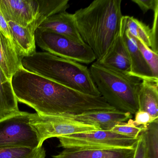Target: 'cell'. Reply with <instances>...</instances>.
I'll use <instances>...</instances> for the list:
<instances>
[{"mask_svg": "<svg viewBox=\"0 0 158 158\" xmlns=\"http://www.w3.org/2000/svg\"><path fill=\"white\" fill-rule=\"evenodd\" d=\"M19 102L44 115H79L106 111L109 105L101 96L81 93L21 67L12 78Z\"/></svg>", "mask_w": 158, "mask_h": 158, "instance_id": "obj_1", "label": "cell"}, {"mask_svg": "<svg viewBox=\"0 0 158 158\" xmlns=\"http://www.w3.org/2000/svg\"><path fill=\"white\" fill-rule=\"evenodd\" d=\"M121 0H95L73 14L77 28L85 44L91 49L96 61L109 52L120 32Z\"/></svg>", "mask_w": 158, "mask_h": 158, "instance_id": "obj_2", "label": "cell"}, {"mask_svg": "<svg viewBox=\"0 0 158 158\" xmlns=\"http://www.w3.org/2000/svg\"><path fill=\"white\" fill-rule=\"evenodd\" d=\"M25 70L81 93L99 97L89 69L81 63L63 59L47 52H36L23 57Z\"/></svg>", "mask_w": 158, "mask_h": 158, "instance_id": "obj_3", "label": "cell"}, {"mask_svg": "<svg viewBox=\"0 0 158 158\" xmlns=\"http://www.w3.org/2000/svg\"><path fill=\"white\" fill-rule=\"evenodd\" d=\"M101 96L115 110L135 114L141 80L103 66L97 61L89 68Z\"/></svg>", "mask_w": 158, "mask_h": 158, "instance_id": "obj_4", "label": "cell"}, {"mask_svg": "<svg viewBox=\"0 0 158 158\" xmlns=\"http://www.w3.org/2000/svg\"><path fill=\"white\" fill-rule=\"evenodd\" d=\"M59 147L75 150L135 148L139 139L111 131L96 130L58 137Z\"/></svg>", "mask_w": 158, "mask_h": 158, "instance_id": "obj_5", "label": "cell"}, {"mask_svg": "<svg viewBox=\"0 0 158 158\" xmlns=\"http://www.w3.org/2000/svg\"><path fill=\"white\" fill-rule=\"evenodd\" d=\"M35 39L38 46L45 52L60 58L86 64L96 60L93 51L87 45L77 43L54 32L37 28Z\"/></svg>", "mask_w": 158, "mask_h": 158, "instance_id": "obj_6", "label": "cell"}, {"mask_svg": "<svg viewBox=\"0 0 158 158\" xmlns=\"http://www.w3.org/2000/svg\"><path fill=\"white\" fill-rule=\"evenodd\" d=\"M30 114L19 111L0 118V148H39L37 134L29 123Z\"/></svg>", "mask_w": 158, "mask_h": 158, "instance_id": "obj_7", "label": "cell"}, {"mask_svg": "<svg viewBox=\"0 0 158 158\" xmlns=\"http://www.w3.org/2000/svg\"><path fill=\"white\" fill-rule=\"evenodd\" d=\"M29 123L37 134L39 147H42L43 142L51 138L100 130L97 127L83 123L63 115L31 113Z\"/></svg>", "mask_w": 158, "mask_h": 158, "instance_id": "obj_8", "label": "cell"}, {"mask_svg": "<svg viewBox=\"0 0 158 158\" xmlns=\"http://www.w3.org/2000/svg\"><path fill=\"white\" fill-rule=\"evenodd\" d=\"M38 10L37 0H0V10L6 21L21 26L34 23Z\"/></svg>", "mask_w": 158, "mask_h": 158, "instance_id": "obj_9", "label": "cell"}, {"mask_svg": "<svg viewBox=\"0 0 158 158\" xmlns=\"http://www.w3.org/2000/svg\"><path fill=\"white\" fill-rule=\"evenodd\" d=\"M120 33L129 58L130 64L129 75L137 77L141 81L158 82V79L152 76L150 68L139 51L135 39L126 28L123 17L121 20Z\"/></svg>", "mask_w": 158, "mask_h": 158, "instance_id": "obj_10", "label": "cell"}, {"mask_svg": "<svg viewBox=\"0 0 158 158\" xmlns=\"http://www.w3.org/2000/svg\"><path fill=\"white\" fill-rule=\"evenodd\" d=\"M63 116L83 123L94 126L103 131H110L114 126L124 123L132 117V114L129 113L115 109L112 110L96 112L79 115Z\"/></svg>", "mask_w": 158, "mask_h": 158, "instance_id": "obj_11", "label": "cell"}, {"mask_svg": "<svg viewBox=\"0 0 158 158\" xmlns=\"http://www.w3.org/2000/svg\"><path fill=\"white\" fill-rule=\"evenodd\" d=\"M38 28L54 32L80 44H85L77 28L73 14L66 11L47 18Z\"/></svg>", "mask_w": 158, "mask_h": 158, "instance_id": "obj_12", "label": "cell"}, {"mask_svg": "<svg viewBox=\"0 0 158 158\" xmlns=\"http://www.w3.org/2000/svg\"><path fill=\"white\" fill-rule=\"evenodd\" d=\"M23 58L18 53L12 40L0 31V68L11 81L15 74L23 66Z\"/></svg>", "mask_w": 158, "mask_h": 158, "instance_id": "obj_13", "label": "cell"}, {"mask_svg": "<svg viewBox=\"0 0 158 158\" xmlns=\"http://www.w3.org/2000/svg\"><path fill=\"white\" fill-rule=\"evenodd\" d=\"M12 40L21 57L31 56L36 52L35 31L28 26L23 27L8 22Z\"/></svg>", "mask_w": 158, "mask_h": 158, "instance_id": "obj_14", "label": "cell"}, {"mask_svg": "<svg viewBox=\"0 0 158 158\" xmlns=\"http://www.w3.org/2000/svg\"><path fill=\"white\" fill-rule=\"evenodd\" d=\"M98 62L105 67L129 75V58L120 32L109 52Z\"/></svg>", "mask_w": 158, "mask_h": 158, "instance_id": "obj_15", "label": "cell"}, {"mask_svg": "<svg viewBox=\"0 0 158 158\" xmlns=\"http://www.w3.org/2000/svg\"><path fill=\"white\" fill-rule=\"evenodd\" d=\"M135 148L75 150L65 149L53 158H133Z\"/></svg>", "mask_w": 158, "mask_h": 158, "instance_id": "obj_16", "label": "cell"}, {"mask_svg": "<svg viewBox=\"0 0 158 158\" xmlns=\"http://www.w3.org/2000/svg\"><path fill=\"white\" fill-rule=\"evenodd\" d=\"M138 110L158 118V82L142 80L138 93Z\"/></svg>", "mask_w": 158, "mask_h": 158, "instance_id": "obj_17", "label": "cell"}, {"mask_svg": "<svg viewBox=\"0 0 158 158\" xmlns=\"http://www.w3.org/2000/svg\"><path fill=\"white\" fill-rule=\"evenodd\" d=\"M18 102L11 80L6 76L0 68V118L19 111Z\"/></svg>", "mask_w": 158, "mask_h": 158, "instance_id": "obj_18", "label": "cell"}, {"mask_svg": "<svg viewBox=\"0 0 158 158\" xmlns=\"http://www.w3.org/2000/svg\"><path fill=\"white\" fill-rule=\"evenodd\" d=\"M38 14L35 22L28 25L34 31L47 18L60 13L66 11L69 8V0H37Z\"/></svg>", "mask_w": 158, "mask_h": 158, "instance_id": "obj_19", "label": "cell"}, {"mask_svg": "<svg viewBox=\"0 0 158 158\" xmlns=\"http://www.w3.org/2000/svg\"><path fill=\"white\" fill-rule=\"evenodd\" d=\"M123 19L130 35L151 48L152 37L149 27L132 16H123Z\"/></svg>", "mask_w": 158, "mask_h": 158, "instance_id": "obj_20", "label": "cell"}, {"mask_svg": "<svg viewBox=\"0 0 158 158\" xmlns=\"http://www.w3.org/2000/svg\"><path fill=\"white\" fill-rule=\"evenodd\" d=\"M46 151L39 148L10 147L0 148V158H45Z\"/></svg>", "mask_w": 158, "mask_h": 158, "instance_id": "obj_21", "label": "cell"}, {"mask_svg": "<svg viewBox=\"0 0 158 158\" xmlns=\"http://www.w3.org/2000/svg\"><path fill=\"white\" fill-rule=\"evenodd\" d=\"M143 132L148 158H158V121L148 125Z\"/></svg>", "mask_w": 158, "mask_h": 158, "instance_id": "obj_22", "label": "cell"}, {"mask_svg": "<svg viewBox=\"0 0 158 158\" xmlns=\"http://www.w3.org/2000/svg\"><path fill=\"white\" fill-rule=\"evenodd\" d=\"M135 39L139 51L151 70L152 76L158 79V53L154 52L140 40Z\"/></svg>", "mask_w": 158, "mask_h": 158, "instance_id": "obj_23", "label": "cell"}, {"mask_svg": "<svg viewBox=\"0 0 158 158\" xmlns=\"http://www.w3.org/2000/svg\"><path fill=\"white\" fill-rule=\"evenodd\" d=\"M145 128L142 126H136L133 120L130 119L127 123L124 122L114 126L110 131L131 138L136 139Z\"/></svg>", "mask_w": 158, "mask_h": 158, "instance_id": "obj_24", "label": "cell"}, {"mask_svg": "<svg viewBox=\"0 0 158 158\" xmlns=\"http://www.w3.org/2000/svg\"><path fill=\"white\" fill-rule=\"evenodd\" d=\"M133 121L136 126H142L146 128L148 125L158 121V118H154L147 112L138 110L135 113V120Z\"/></svg>", "mask_w": 158, "mask_h": 158, "instance_id": "obj_25", "label": "cell"}, {"mask_svg": "<svg viewBox=\"0 0 158 158\" xmlns=\"http://www.w3.org/2000/svg\"><path fill=\"white\" fill-rule=\"evenodd\" d=\"M133 158H148L146 139L143 131L139 136V139L135 148Z\"/></svg>", "mask_w": 158, "mask_h": 158, "instance_id": "obj_26", "label": "cell"}, {"mask_svg": "<svg viewBox=\"0 0 158 158\" xmlns=\"http://www.w3.org/2000/svg\"><path fill=\"white\" fill-rule=\"evenodd\" d=\"M154 17L152 27L151 28V33L152 37V47L151 49L154 52L158 53V8H156L154 11Z\"/></svg>", "mask_w": 158, "mask_h": 158, "instance_id": "obj_27", "label": "cell"}, {"mask_svg": "<svg viewBox=\"0 0 158 158\" xmlns=\"http://www.w3.org/2000/svg\"><path fill=\"white\" fill-rule=\"evenodd\" d=\"M142 10L143 14L146 13L149 10L154 11L158 8V0H132Z\"/></svg>", "mask_w": 158, "mask_h": 158, "instance_id": "obj_28", "label": "cell"}, {"mask_svg": "<svg viewBox=\"0 0 158 158\" xmlns=\"http://www.w3.org/2000/svg\"><path fill=\"white\" fill-rule=\"evenodd\" d=\"M0 31H1L6 37L12 40L11 36L8 22L5 20L1 10H0Z\"/></svg>", "mask_w": 158, "mask_h": 158, "instance_id": "obj_29", "label": "cell"}]
</instances>
